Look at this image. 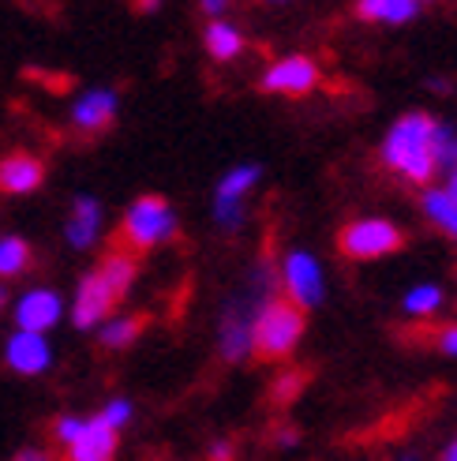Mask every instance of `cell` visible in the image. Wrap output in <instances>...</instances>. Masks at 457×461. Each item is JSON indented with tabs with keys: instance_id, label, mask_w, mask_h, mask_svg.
Segmentation results:
<instances>
[{
	"instance_id": "obj_1",
	"label": "cell",
	"mask_w": 457,
	"mask_h": 461,
	"mask_svg": "<svg viewBox=\"0 0 457 461\" xmlns=\"http://www.w3.org/2000/svg\"><path fill=\"white\" fill-rule=\"evenodd\" d=\"M435 135L439 124L427 113H405V117L390 128L382 143V161L390 166L398 176H405L417 188H427L435 176Z\"/></svg>"
},
{
	"instance_id": "obj_2",
	"label": "cell",
	"mask_w": 457,
	"mask_h": 461,
	"mask_svg": "<svg viewBox=\"0 0 457 461\" xmlns=\"http://www.w3.org/2000/svg\"><path fill=\"white\" fill-rule=\"evenodd\" d=\"M135 274H139V259L131 256H117V251H105L102 263L86 274V278L79 282V296H76V327H94V322H102L112 308H117Z\"/></svg>"
},
{
	"instance_id": "obj_3",
	"label": "cell",
	"mask_w": 457,
	"mask_h": 461,
	"mask_svg": "<svg viewBox=\"0 0 457 461\" xmlns=\"http://www.w3.org/2000/svg\"><path fill=\"white\" fill-rule=\"evenodd\" d=\"M176 233V218L169 211V203L162 195H139L131 203V211L124 214L121 229L112 233L109 251L117 256H131V259H143L154 244L173 240Z\"/></svg>"
},
{
	"instance_id": "obj_4",
	"label": "cell",
	"mask_w": 457,
	"mask_h": 461,
	"mask_svg": "<svg viewBox=\"0 0 457 461\" xmlns=\"http://www.w3.org/2000/svg\"><path fill=\"white\" fill-rule=\"evenodd\" d=\"M304 334V308L285 301V296H273V301L259 312L255 330H251V349H255L259 364H273L285 360L296 341Z\"/></svg>"
},
{
	"instance_id": "obj_5",
	"label": "cell",
	"mask_w": 457,
	"mask_h": 461,
	"mask_svg": "<svg viewBox=\"0 0 457 461\" xmlns=\"http://www.w3.org/2000/svg\"><path fill=\"white\" fill-rule=\"evenodd\" d=\"M398 248H405V233L382 218L353 221L337 233V251L349 259H379V256H390Z\"/></svg>"
},
{
	"instance_id": "obj_6",
	"label": "cell",
	"mask_w": 457,
	"mask_h": 461,
	"mask_svg": "<svg viewBox=\"0 0 457 461\" xmlns=\"http://www.w3.org/2000/svg\"><path fill=\"white\" fill-rule=\"evenodd\" d=\"M315 86H318V68L311 57H285L263 76V90H270V95L304 98Z\"/></svg>"
},
{
	"instance_id": "obj_7",
	"label": "cell",
	"mask_w": 457,
	"mask_h": 461,
	"mask_svg": "<svg viewBox=\"0 0 457 461\" xmlns=\"http://www.w3.org/2000/svg\"><path fill=\"white\" fill-rule=\"evenodd\" d=\"M57 454H60V461H112L117 457V428L105 424L102 417H94V420L83 424L76 443H67Z\"/></svg>"
},
{
	"instance_id": "obj_8",
	"label": "cell",
	"mask_w": 457,
	"mask_h": 461,
	"mask_svg": "<svg viewBox=\"0 0 457 461\" xmlns=\"http://www.w3.org/2000/svg\"><path fill=\"white\" fill-rule=\"evenodd\" d=\"M285 285L292 293V304L311 308L323 301V274H318V263L308 256V251H292L285 263Z\"/></svg>"
},
{
	"instance_id": "obj_9",
	"label": "cell",
	"mask_w": 457,
	"mask_h": 461,
	"mask_svg": "<svg viewBox=\"0 0 457 461\" xmlns=\"http://www.w3.org/2000/svg\"><path fill=\"white\" fill-rule=\"evenodd\" d=\"M45 176V166L38 154H27V150H15L0 161V192L8 195H22V192H34Z\"/></svg>"
},
{
	"instance_id": "obj_10",
	"label": "cell",
	"mask_w": 457,
	"mask_h": 461,
	"mask_svg": "<svg viewBox=\"0 0 457 461\" xmlns=\"http://www.w3.org/2000/svg\"><path fill=\"white\" fill-rule=\"evenodd\" d=\"M117 121V98L109 90H98V95H86L76 109H72V124L86 135H102L105 128H112Z\"/></svg>"
},
{
	"instance_id": "obj_11",
	"label": "cell",
	"mask_w": 457,
	"mask_h": 461,
	"mask_svg": "<svg viewBox=\"0 0 457 461\" xmlns=\"http://www.w3.org/2000/svg\"><path fill=\"white\" fill-rule=\"evenodd\" d=\"M60 319V301L53 293H31V296H22V304H19V327L22 334H41V330H49L53 322Z\"/></svg>"
},
{
	"instance_id": "obj_12",
	"label": "cell",
	"mask_w": 457,
	"mask_h": 461,
	"mask_svg": "<svg viewBox=\"0 0 457 461\" xmlns=\"http://www.w3.org/2000/svg\"><path fill=\"white\" fill-rule=\"evenodd\" d=\"M8 364L22 375H38L49 364V349H45V341L38 334H15L8 345Z\"/></svg>"
},
{
	"instance_id": "obj_13",
	"label": "cell",
	"mask_w": 457,
	"mask_h": 461,
	"mask_svg": "<svg viewBox=\"0 0 457 461\" xmlns=\"http://www.w3.org/2000/svg\"><path fill=\"white\" fill-rule=\"evenodd\" d=\"M98 218H102L98 203H94V199H86V195H79V199L72 203V221H67V240H72L76 248L94 244V237H98Z\"/></svg>"
},
{
	"instance_id": "obj_14",
	"label": "cell",
	"mask_w": 457,
	"mask_h": 461,
	"mask_svg": "<svg viewBox=\"0 0 457 461\" xmlns=\"http://www.w3.org/2000/svg\"><path fill=\"white\" fill-rule=\"evenodd\" d=\"M150 327V315L147 312H131L117 322H109V327L102 330V345L105 349H128V345H135L143 338V330Z\"/></svg>"
},
{
	"instance_id": "obj_15",
	"label": "cell",
	"mask_w": 457,
	"mask_h": 461,
	"mask_svg": "<svg viewBox=\"0 0 457 461\" xmlns=\"http://www.w3.org/2000/svg\"><path fill=\"white\" fill-rule=\"evenodd\" d=\"M417 12L420 5H413V0H363V5H356V15L368 23H408Z\"/></svg>"
},
{
	"instance_id": "obj_16",
	"label": "cell",
	"mask_w": 457,
	"mask_h": 461,
	"mask_svg": "<svg viewBox=\"0 0 457 461\" xmlns=\"http://www.w3.org/2000/svg\"><path fill=\"white\" fill-rule=\"evenodd\" d=\"M308 372L304 367H292V372H282L278 379L270 383V390H266V402H270V409H285V405H292L296 398L304 394V386H308Z\"/></svg>"
},
{
	"instance_id": "obj_17",
	"label": "cell",
	"mask_w": 457,
	"mask_h": 461,
	"mask_svg": "<svg viewBox=\"0 0 457 461\" xmlns=\"http://www.w3.org/2000/svg\"><path fill=\"white\" fill-rule=\"evenodd\" d=\"M244 50V38H240V31L237 27H228V23H221V19H214L211 27H207V53L214 57V60H233L237 53Z\"/></svg>"
},
{
	"instance_id": "obj_18",
	"label": "cell",
	"mask_w": 457,
	"mask_h": 461,
	"mask_svg": "<svg viewBox=\"0 0 457 461\" xmlns=\"http://www.w3.org/2000/svg\"><path fill=\"white\" fill-rule=\"evenodd\" d=\"M27 267H31L27 240H19V237H4V240H0V278H15V274H22Z\"/></svg>"
},
{
	"instance_id": "obj_19",
	"label": "cell",
	"mask_w": 457,
	"mask_h": 461,
	"mask_svg": "<svg viewBox=\"0 0 457 461\" xmlns=\"http://www.w3.org/2000/svg\"><path fill=\"white\" fill-rule=\"evenodd\" d=\"M398 338H413V341H420V345H435V349L457 357V327H453V322H450V327H413V330L401 327Z\"/></svg>"
},
{
	"instance_id": "obj_20",
	"label": "cell",
	"mask_w": 457,
	"mask_h": 461,
	"mask_svg": "<svg viewBox=\"0 0 457 461\" xmlns=\"http://www.w3.org/2000/svg\"><path fill=\"white\" fill-rule=\"evenodd\" d=\"M424 211L431 214V221H435L439 229H446L450 237H457V203L446 192H431L424 199Z\"/></svg>"
},
{
	"instance_id": "obj_21",
	"label": "cell",
	"mask_w": 457,
	"mask_h": 461,
	"mask_svg": "<svg viewBox=\"0 0 457 461\" xmlns=\"http://www.w3.org/2000/svg\"><path fill=\"white\" fill-rule=\"evenodd\" d=\"M255 180H259V169H255V166H240V169H233V173L221 180L218 199H233V203H240V195H244Z\"/></svg>"
},
{
	"instance_id": "obj_22",
	"label": "cell",
	"mask_w": 457,
	"mask_h": 461,
	"mask_svg": "<svg viewBox=\"0 0 457 461\" xmlns=\"http://www.w3.org/2000/svg\"><path fill=\"white\" fill-rule=\"evenodd\" d=\"M439 304H443V293H439L435 285H424V289H417V293L405 296V312H408V315H431Z\"/></svg>"
},
{
	"instance_id": "obj_23",
	"label": "cell",
	"mask_w": 457,
	"mask_h": 461,
	"mask_svg": "<svg viewBox=\"0 0 457 461\" xmlns=\"http://www.w3.org/2000/svg\"><path fill=\"white\" fill-rule=\"evenodd\" d=\"M83 431V420H72V417H60V420H53V431H49V439H53V447L57 450H64L67 443H76V435Z\"/></svg>"
},
{
	"instance_id": "obj_24",
	"label": "cell",
	"mask_w": 457,
	"mask_h": 461,
	"mask_svg": "<svg viewBox=\"0 0 457 461\" xmlns=\"http://www.w3.org/2000/svg\"><path fill=\"white\" fill-rule=\"evenodd\" d=\"M214 218H218L225 229H237V225L244 221V206L233 203V199H218V203H214Z\"/></svg>"
},
{
	"instance_id": "obj_25",
	"label": "cell",
	"mask_w": 457,
	"mask_h": 461,
	"mask_svg": "<svg viewBox=\"0 0 457 461\" xmlns=\"http://www.w3.org/2000/svg\"><path fill=\"white\" fill-rule=\"evenodd\" d=\"M27 76L38 79V83H45V86L53 90V95H64V90H72V86H76V76H45L41 68H27Z\"/></svg>"
},
{
	"instance_id": "obj_26",
	"label": "cell",
	"mask_w": 457,
	"mask_h": 461,
	"mask_svg": "<svg viewBox=\"0 0 457 461\" xmlns=\"http://www.w3.org/2000/svg\"><path fill=\"white\" fill-rule=\"evenodd\" d=\"M98 417H102L105 424H112V428H121V424L131 417V405H128V402H112L105 412H98Z\"/></svg>"
},
{
	"instance_id": "obj_27",
	"label": "cell",
	"mask_w": 457,
	"mask_h": 461,
	"mask_svg": "<svg viewBox=\"0 0 457 461\" xmlns=\"http://www.w3.org/2000/svg\"><path fill=\"white\" fill-rule=\"evenodd\" d=\"M207 461H237V443L233 439H221L207 450Z\"/></svg>"
},
{
	"instance_id": "obj_28",
	"label": "cell",
	"mask_w": 457,
	"mask_h": 461,
	"mask_svg": "<svg viewBox=\"0 0 457 461\" xmlns=\"http://www.w3.org/2000/svg\"><path fill=\"white\" fill-rule=\"evenodd\" d=\"M15 461H49V454H41V450H22V454H15Z\"/></svg>"
},
{
	"instance_id": "obj_29",
	"label": "cell",
	"mask_w": 457,
	"mask_h": 461,
	"mask_svg": "<svg viewBox=\"0 0 457 461\" xmlns=\"http://www.w3.org/2000/svg\"><path fill=\"white\" fill-rule=\"evenodd\" d=\"M446 195H450V199H453V203H457V169H453V173H450V188H446Z\"/></svg>"
},
{
	"instance_id": "obj_30",
	"label": "cell",
	"mask_w": 457,
	"mask_h": 461,
	"mask_svg": "<svg viewBox=\"0 0 457 461\" xmlns=\"http://www.w3.org/2000/svg\"><path fill=\"white\" fill-rule=\"evenodd\" d=\"M446 461H457V443H453V447L446 450Z\"/></svg>"
},
{
	"instance_id": "obj_31",
	"label": "cell",
	"mask_w": 457,
	"mask_h": 461,
	"mask_svg": "<svg viewBox=\"0 0 457 461\" xmlns=\"http://www.w3.org/2000/svg\"><path fill=\"white\" fill-rule=\"evenodd\" d=\"M0 308H4V289H0Z\"/></svg>"
},
{
	"instance_id": "obj_32",
	"label": "cell",
	"mask_w": 457,
	"mask_h": 461,
	"mask_svg": "<svg viewBox=\"0 0 457 461\" xmlns=\"http://www.w3.org/2000/svg\"><path fill=\"white\" fill-rule=\"evenodd\" d=\"M405 461H413V457H405Z\"/></svg>"
}]
</instances>
